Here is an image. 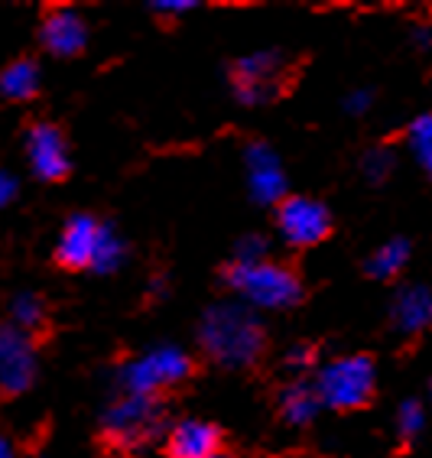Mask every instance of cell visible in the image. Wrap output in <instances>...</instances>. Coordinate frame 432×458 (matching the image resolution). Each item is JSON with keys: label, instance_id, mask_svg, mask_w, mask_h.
I'll list each match as a JSON object with an SVG mask.
<instances>
[{"label": "cell", "instance_id": "6da1fadb", "mask_svg": "<svg viewBox=\"0 0 432 458\" xmlns=\"http://www.w3.org/2000/svg\"><path fill=\"white\" fill-rule=\"evenodd\" d=\"M199 344L215 364L228 370L250 368L267 348V328L254 309L228 300L215 302L202 312L199 322Z\"/></svg>", "mask_w": 432, "mask_h": 458}, {"label": "cell", "instance_id": "7a4b0ae2", "mask_svg": "<svg viewBox=\"0 0 432 458\" xmlns=\"http://www.w3.org/2000/svg\"><path fill=\"white\" fill-rule=\"evenodd\" d=\"M224 283L247 309H267L280 312L302 300V283L286 264L260 260V264H231L224 270Z\"/></svg>", "mask_w": 432, "mask_h": 458}, {"label": "cell", "instance_id": "3957f363", "mask_svg": "<svg viewBox=\"0 0 432 458\" xmlns=\"http://www.w3.org/2000/svg\"><path fill=\"white\" fill-rule=\"evenodd\" d=\"M377 387V368L368 354H344L318 368L312 390L322 406L332 410H358L374 397Z\"/></svg>", "mask_w": 432, "mask_h": 458}, {"label": "cell", "instance_id": "277c9868", "mask_svg": "<svg viewBox=\"0 0 432 458\" xmlns=\"http://www.w3.org/2000/svg\"><path fill=\"white\" fill-rule=\"evenodd\" d=\"M192 374V358L176 348V344H157L150 352L137 354L117 370V384L121 394H133V397H157L163 390L176 387Z\"/></svg>", "mask_w": 432, "mask_h": 458}, {"label": "cell", "instance_id": "5b68a950", "mask_svg": "<svg viewBox=\"0 0 432 458\" xmlns=\"http://www.w3.org/2000/svg\"><path fill=\"white\" fill-rule=\"evenodd\" d=\"M105 436L121 449H143L153 439H159L163 432V406L157 397H133V394H121L111 400V406L101 416Z\"/></svg>", "mask_w": 432, "mask_h": 458}, {"label": "cell", "instance_id": "8992f818", "mask_svg": "<svg viewBox=\"0 0 432 458\" xmlns=\"http://www.w3.org/2000/svg\"><path fill=\"white\" fill-rule=\"evenodd\" d=\"M276 228H280V238L290 247L322 244L328 238V231H332V212L318 199L286 195L276 205Z\"/></svg>", "mask_w": 432, "mask_h": 458}, {"label": "cell", "instance_id": "52a82bcc", "mask_svg": "<svg viewBox=\"0 0 432 458\" xmlns=\"http://www.w3.org/2000/svg\"><path fill=\"white\" fill-rule=\"evenodd\" d=\"M283 79V55L274 49H260V53H247L244 59L234 62L231 69V89L234 98L247 107H260L280 91Z\"/></svg>", "mask_w": 432, "mask_h": 458}, {"label": "cell", "instance_id": "ba28073f", "mask_svg": "<svg viewBox=\"0 0 432 458\" xmlns=\"http://www.w3.org/2000/svg\"><path fill=\"white\" fill-rule=\"evenodd\" d=\"M39 354L33 335L17 328H0V397H20L36 384Z\"/></svg>", "mask_w": 432, "mask_h": 458}, {"label": "cell", "instance_id": "9c48e42d", "mask_svg": "<svg viewBox=\"0 0 432 458\" xmlns=\"http://www.w3.org/2000/svg\"><path fill=\"white\" fill-rule=\"evenodd\" d=\"M247 166V192L257 205H280L286 199V173L280 166V157L270 143L254 140L244 147Z\"/></svg>", "mask_w": 432, "mask_h": 458}, {"label": "cell", "instance_id": "30bf717a", "mask_svg": "<svg viewBox=\"0 0 432 458\" xmlns=\"http://www.w3.org/2000/svg\"><path fill=\"white\" fill-rule=\"evenodd\" d=\"M27 157L30 169L43 182H62L72 169V153L69 143H65V133L55 127V123H33L27 133Z\"/></svg>", "mask_w": 432, "mask_h": 458}, {"label": "cell", "instance_id": "8fae6325", "mask_svg": "<svg viewBox=\"0 0 432 458\" xmlns=\"http://www.w3.org/2000/svg\"><path fill=\"white\" fill-rule=\"evenodd\" d=\"M39 43L55 59H72L89 46V20L72 7H53L39 23Z\"/></svg>", "mask_w": 432, "mask_h": 458}, {"label": "cell", "instance_id": "7c38bea8", "mask_svg": "<svg viewBox=\"0 0 432 458\" xmlns=\"http://www.w3.org/2000/svg\"><path fill=\"white\" fill-rule=\"evenodd\" d=\"M101 225L105 221H97L95 215H72L59 234V244H55V260L65 270H91Z\"/></svg>", "mask_w": 432, "mask_h": 458}, {"label": "cell", "instance_id": "4fadbf2b", "mask_svg": "<svg viewBox=\"0 0 432 458\" xmlns=\"http://www.w3.org/2000/svg\"><path fill=\"white\" fill-rule=\"evenodd\" d=\"M390 326L400 335H419L432 328V290L423 283L400 286L394 302H390Z\"/></svg>", "mask_w": 432, "mask_h": 458}, {"label": "cell", "instance_id": "5bb4252c", "mask_svg": "<svg viewBox=\"0 0 432 458\" xmlns=\"http://www.w3.org/2000/svg\"><path fill=\"white\" fill-rule=\"evenodd\" d=\"M169 458H215L221 455L218 426L205 420H182L166 432Z\"/></svg>", "mask_w": 432, "mask_h": 458}, {"label": "cell", "instance_id": "9a60e30c", "mask_svg": "<svg viewBox=\"0 0 432 458\" xmlns=\"http://www.w3.org/2000/svg\"><path fill=\"white\" fill-rule=\"evenodd\" d=\"M43 85V72L36 59H13L0 72V95L7 101H30Z\"/></svg>", "mask_w": 432, "mask_h": 458}, {"label": "cell", "instance_id": "2e32d148", "mask_svg": "<svg viewBox=\"0 0 432 458\" xmlns=\"http://www.w3.org/2000/svg\"><path fill=\"white\" fill-rule=\"evenodd\" d=\"M322 403H318L312 384H302V380H292L286 384L280 394V413L290 426H309L318 416Z\"/></svg>", "mask_w": 432, "mask_h": 458}, {"label": "cell", "instance_id": "e0dca14e", "mask_svg": "<svg viewBox=\"0 0 432 458\" xmlns=\"http://www.w3.org/2000/svg\"><path fill=\"white\" fill-rule=\"evenodd\" d=\"M410 264V244L400 238L384 241V244L368 257V276L374 280H394L403 274V267Z\"/></svg>", "mask_w": 432, "mask_h": 458}, {"label": "cell", "instance_id": "ac0fdd59", "mask_svg": "<svg viewBox=\"0 0 432 458\" xmlns=\"http://www.w3.org/2000/svg\"><path fill=\"white\" fill-rule=\"evenodd\" d=\"M127 260V241L117 234V228L101 225V238H97L95 257H91V270L95 274H114Z\"/></svg>", "mask_w": 432, "mask_h": 458}, {"label": "cell", "instance_id": "d6986e66", "mask_svg": "<svg viewBox=\"0 0 432 458\" xmlns=\"http://www.w3.org/2000/svg\"><path fill=\"white\" fill-rule=\"evenodd\" d=\"M46 306L36 293H17L10 300V328H17L23 335H33L36 328H43Z\"/></svg>", "mask_w": 432, "mask_h": 458}, {"label": "cell", "instance_id": "ffe728a7", "mask_svg": "<svg viewBox=\"0 0 432 458\" xmlns=\"http://www.w3.org/2000/svg\"><path fill=\"white\" fill-rule=\"evenodd\" d=\"M406 140H410V150H413L419 169L432 179V114L413 117L410 131H406Z\"/></svg>", "mask_w": 432, "mask_h": 458}, {"label": "cell", "instance_id": "44dd1931", "mask_svg": "<svg viewBox=\"0 0 432 458\" xmlns=\"http://www.w3.org/2000/svg\"><path fill=\"white\" fill-rule=\"evenodd\" d=\"M394 153L387 150V147H377V150H368L364 153V159H361V173H364V179L368 182H374V185H380V182H387L390 179V173H394Z\"/></svg>", "mask_w": 432, "mask_h": 458}, {"label": "cell", "instance_id": "7402d4cb", "mask_svg": "<svg viewBox=\"0 0 432 458\" xmlns=\"http://www.w3.org/2000/svg\"><path fill=\"white\" fill-rule=\"evenodd\" d=\"M426 429V410L419 400H403L397 410V432L400 439H416Z\"/></svg>", "mask_w": 432, "mask_h": 458}, {"label": "cell", "instance_id": "603a6c76", "mask_svg": "<svg viewBox=\"0 0 432 458\" xmlns=\"http://www.w3.org/2000/svg\"><path fill=\"white\" fill-rule=\"evenodd\" d=\"M270 254V244H267L264 234H244L234 247V260L231 264H260Z\"/></svg>", "mask_w": 432, "mask_h": 458}, {"label": "cell", "instance_id": "cb8c5ba5", "mask_svg": "<svg viewBox=\"0 0 432 458\" xmlns=\"http://www.w3.org/2000/svg\"><path fill=\"white\" fill-rule=\"evenodd\" d=\"M370 105H374V95H370V89H354L352 95L344 98V111L354 117H361L370 111Z\"/></svg>", "mask_w": 432, "mask_h": 458}, {"label": "cell", "instance_id": "d4e9b609", "mask_svg": "<svg viewBox=\"0 0 432 458\" xmlns=\"http://www.w3.org/2000/svg\"><path fill=\"white\" fill-rule=\"evenodd\" d=\"M312 358H316V352H312L309 344H292L283 361H286L290 370H306V368H312Z\"/></svg>", "mask_w": 432, "mask_h": 458}, {"label": "cell", "instance_id": "484cf974", "mask_svg": "<svg viewBox=\"0 0 432 458\" xmlns=\"http://www.w3.org/2000/svg\"><path fill=\"white\" fill-rule=\"evenodd\" d=\"M13 199H17V176L0 169V208H7Z\"/></svg>", "mask_w": 432, "mask_h": 458}, {"label": "cell", "instance_id": "4316f807", "mask_svg": "<svg viewBox=\"0 0 432 458\" xmlns=\"http://www.w3.org/2000/svg\"><path fill=\"white\" fill-rule=\"evenodd\" d=\"M192 4H153V13L157 17H166V20H173V17H185V13H192Z\"/></svg>", "mask_w": 432, "mask_h": 458}, {"label": "cell", "instance_id": "83f0119b", "mask_svg": "<svg viewBox=\"0 0 432 458\" xmlns=\"http://www.w3.org/2000/svg\"><path fill=\"white\" fill-rule=\"evenodd\" d=\"M0 458H17V455H13V445H10L7 436H0Z\"/></svg>", "mask_w": 432, "mask_h": 458}, {"label": "cell", "instance_id": "f1b7e54d", "mask_svg": "<svg viewBox=\"0 0 432 458\" xmlns=\"http://www.w3.org/2000/svg\"><path fill=\"white\" fill-rule=\"evenodd\" d=\"M416 43H419V46H432V33H429V30H419V33H416Z\"/></svg>", "mask_w": 432, "mask_h": 458}, {"label": "cell", "instance_id": "f546056e", "mask_svg": "<svg viewBox=\"0 0 432 458\" xmlns=\"http://www.w3.org/2000/svg\"><path fill=\"white\" fill-rule=\"evenodd\" d=\"M215 458H224V455H215Z\"/></svg>", "mask_w": 432, "mask_h": 458}]
</instances>
